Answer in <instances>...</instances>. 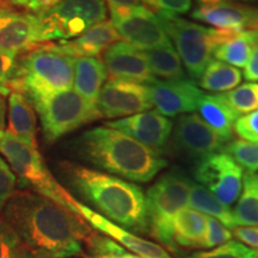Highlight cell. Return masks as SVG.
<instances>
[{
	"label": "cell",
	"mask_w": 258,
	"mask_h": 258,
	"mask_svg": "<svg viewBox=\"0 0 258 258\" xmlns=\"http://www.w3.org/2000/svg\"><path fill=\"white\" fill-rule=\"evenodd\" d=\"M59 171L67 185L102 217L127 231L150 232L146 196L140 186L70 161L60 163Z\"/></svg>",
	"instance_id": "cell-2"
},
{
	"label": "cell",
	"mask_w": 258,
	"mask_h": 258,
	"mask_svg": "<svg viewBox=\"0 0 258 258\" xmlns=\"http://www.w3.org/2000/svg\"><path fill=\"white\" fill-rule=\"evenodd\" d=\"M108 9L112 8H132L144 5L143 0H104ZM145 6V5H144Z\"/></svg>",
	"instance_id": "cell-42"
},
{
	"label": "cell",
	"mask_w": 258,
	"mask_h": 258,
	"mask_svg": "<svg viewBox=\"0 0 258 258\" xmlns=\"http://www.w3.org/2000/svg\"><path fill=\"white\" fill-rule=\"evenodd\" d=\"M191 17L224 31L258 30V8L244 3L198 6Z\"/></svg>",
	"instance_id": "cell-18"
},
{
	"label": "cell",
	"mask_w": 258,
	"mask_h": 258,
	"mask_svg": "<svg viewBox=\"0 0 258 258\" xmlns=\"http://www.w3.org/2000/svg\"><path fill=\"white\" fill-rule=\"evenodd\" d=\"M258 40V30L232 32L214 51L217 60L231 66L245 67L251 55L252 48Z\"/></svg>",
	"instance_id": "cell-25"
},
{
	"label": "cell",
	"mask_w": 258,
	"mask_h": 258,
	"mask_svg": "<svg viewBox=\"0 0 258 258\" xmlns=\"http://www.w3.org/2000/svg\"><path fill=\"white\" fill-rule=\"evenodd\" d=\"M16 60L0 54V96L8 97L12 92L11 83L16 69Z\"/></svg>",
	"instance_id": "cell-38"
},
{
	"label": "cell",
	"mask_w": 258,
	"mask_h": 258,
	"mask_svg": "<svg viewBox=\"0 0 258 258\" xmlns=\"http://www.w3.org/2000/svg\"><path fill=\"white\" fill-rule=\"evenodd\" d=\"M74 151L83 160L106 173L133 182H150L167 166L158 151L105 124L79 135L74 141Z\"/></svg>",
	"instance_id": "cell-3"
},
{
	"label": "cell",
	"mask_w": 258,
	"mask_h": 258,
	"mask_svg": "<svg viewBox=\"0 0 258 258\" xmlns=\"http://www.w3.org/2000/svg\"><path fill=\"white\" fill-rule=\"evenodd\" d=\"M233 235L238 241L246 246L258 249V227L250 226H238L233 230Z\"/></svg>",
	"instance_id": "cell-40"
},
{
	"label": "cell",
	"mask_w": 258,
	"mask_h": 258,
	"mask_svg": "<svg viewBox=\"0 0 258 258\" xmlns=\"http://www.w3.org/2000/svg\"><path fill=\"white\" fill-rule=\"evenodd\" d=\"M17 176L4 158L0 156V212L16 191Z\"/></svg>",
	"instance_id": "cell-36"
},
{
	"label": "cell",
	"mask_w": 258,
	"mask_h": 258,
	"mask_svg": "<svg viewBox=\"0 0 258 258\" xmlns=\"http://www.w3.org/2000/svg\"><path fill=\"white\" fill-rule=\"evenodd\" d=\"M2 218L18 235L32 258H73L83 254L95 228L51 200L35 191L16 190Z\"/></svg>",
	"instance_id": "cell-1"
},
{
	"label": "cell",
	"mask_w": 258,
	"mask_h": 258,
	"mask_svg": "<svg viewBox=\"0 0 258 258\" xmlns=\"http://www.w3.org/2000/svg\"><path fill=\"white\" fill-rule=\"evenodd\" d=\"M105 125L123 132L158 152L167 144L173 128L172 121L157 110L139 112L128 117L108 121Z\"/></svg>",
	"instance_id": "cell-16"
},
{
	"label": "cell",
	"mask_w": 258,
	"mask_h": 258,
	"mask_svg": "<svg viewBox=\"0 0 258 258\" xmlns=\"http://www.w3.org/2000/svg\"><path fill=\"white\" fill-rule=\"evenodd\" d=\"M148 86L150 98L157 111L166 117L191 114L205 96L191 80H158Z\"/></svg>",
	"instance_id": "cell-15"
},
{
	"label": "cell",
	"mask_w": 258,
	"mask_h": 258,
	"mask_svg": "<svg viewBox=\"0 0 258 258\" xmlns=\"http://www.w3.org/2000/svg\"><path fill=\"white\" fill-rule=\"evenodd\" d=\"M6 118V101L5 97L0 96V131H5Z\"/></svg>",
	"instance_id": "cell-45"
},
{
	"label": "cell",
	"mask_w": 258,
	"mask_h": 258,
	"mask_svg": "<svg viewBox=\"0 0 258 258\" xmlns=\"http://www.w3.org/2000/svg\"><path fill=\"white\" fill-rule=\"evenodd\" d=\"M206 231V215L192 208H183L173 219V238L177 245L201 249Z\"/></svg>",
	"instance_id": "cell-24"
},
{
	"label": "cell",
	"mask_w": 258,
	"mask_h": 258,
	"mask_svg": "<svg viewBox=\"0 0 258 258\" xmlns=\"http://www.w3.org/2000/svg\"><path fill=\"white\" fill-rule=\"evenodd\" d=\"M0 258H32L6 221L0 217Z\"/></svg>",
	"instance_id": "cell-33"
},
{
	"label": "cell",
	"mask_w": 258,
	"mask_h": 258,
	"mask_svg": "<svg viewBox=\"0 0 258 258\" xmlns=\"http://www.w3.org/2000/svg\"><path fill=\"white\" fill-rule=\"evenodd\" d=\"M29 102L38 114L44 140L49 144L84 124L102 118L97 106L86 102L73 89Z\"/></svg>",
	"instance_id": "cell-8"
},
{
	"label": "cell",
	"mask_w": 258,
	"mask_h": 258,
	"mask_svg": "<svg viewBox=\"0 0 258 258\" xmlns=\"http://www.w3.org/2000/svg\"><path fill=\"white\" fill-rule=\"evenodd\" d=\"M200 117L227 141L232 140L233 128L239 117L219 95H205L198 108Z\"/></svg>",
	"instance_id": "cell-23"
},
{
	"label": "cell",
	"mask_w": 258,
	"mask_h": 258,
	"mask_svg": "<svg viewBox=\"0 0 258 258\" xmlns=\"http://www.w3.org/2000/svg\"><path fill=\"white\" fill-rule=\"evenodd\" d=\"M243 73L222 61L211 60L199 79V86L208 92H228L239 86Z\"/></svg>",
	"instance_id": "cell-28"
},
{
	"label": "cell",
	"mask_w": 258,
	"mask_h": 258,
	"mask_svg": "<svg viewBox=\"0 0 258 258\" xmlns=\"http://www.w3.org/2000/svg\"><path fill=\"white\" fill-rule=\"evenodd\" d=\"M144 54L147 59L148 67L156 78L164 80L185 78L182 60L170 40L156 48L144 51Z\"/></svg>",
	"instance_id": "cell-26"
},
{
	"label": "cell",
	"mask_w": 258,
	"mask_h": 258,
	"mask_svg": "<svg viewBox=\"0 0 258 258\" xmlns=\"http://www.w3.org/2000/svg\"><path fill=\"white\" fill-rule=\"evenodd\" d=\"M108 79V72L99 57H79L74 61L73 90L97 106L99 92Z\"/></svg>",
	"instance_id": "cell-22"
},
{
	"label": "cell",
	"mask_w": 258,
	"mask_h": 258,
	"mask_svg": "<svg viewBox=\"0 0 258 258\" xmlns=\"http://www.w3.org/2000/svg\"><path fill=\"white\" fill-rule=\"evenodd\" d=\"M90 258H140L137 254H133L128 251H121V252L116 253H105V254H92Z\"/></svg>",
	"instance_id": "cell-43"
},
{
	"label": "cell",
	"mask_w": 258,
	"mask_h": 258,
	"mask_svg": "<svg viewBox=\"0 0 258 258\" xmlns=\"http://www.w3.org/2000/svg\"><path fill=\"white\" fill-rule=\"evenodd\" d=\"M78 209L84 220L88 222L92 228L105 234L106 237L111 238L112 240L120 244L123 249H127L131 253L137 254L140 258H172L160 245L143 239V238L134 234L133 232L124 230L123 227L102 217L101 214L93 211L89 206H85L79 201Z\"/></svg>",
	"instance_id": "cell-19"
},
{
	"label": "cell",
	"mask_w": 258,
	"mask_h": 258,
	"mask_svg": "<svg viewBox=\"0 0 258 258\" xmlns=\"http://www.w3.org/2000/svg\"><path fill=\"white\" fill-rule=\"evenodd\" d=\"M109 11L118 36L138 49L150 50L170 40L159 16L146 6L112 8Z\"/></svg>",
	"instance_id": "cell-10"
},
{
	"label": "cell",
	"mask_w": 258,
	"mask_h": 258,
	"mask_svg": "<svg viewBox=\"0 0 258 258\" xmlns=\"http://www.w3.org/2000/svg\"><path fill=\"white\" fill-rule=\"evenodd\" d=\"M74 61L49 43L34 48L16 60L12 91L22 92L31 101L73 89Z\"/></svg>",
	"instance_id": "cell-4"
},
{
	"label": "cell",
	"mask_w": 258,
	"mask_h": 258,
	"mask_svg": "<svg viewBox=\"0 0 258 258\" xmlns=\"http://www.w3.org/2000/svg\"><path fill=\"white\" fill-rule=\"evenodd\" d=\"M144 5L161 16L184 15L191 9V0H143Z\"/></svg>",
	"instance_id": "cell-35"
},
{
	"label": "cell",
	"mask_w": 258,
	"mask_h": 258,
	"mask_svg": "<svg viewBox=\"0 0 258 258\" xmlns=\"http://www.w3.org/2000/svg\"><path fill=\"white\" fill-rule=\"evenodd\" d=\"M8 5V0H0V6Z\"/></svg>",
	"instance_id": "cell-46"
},
{
	"label": "cell",
	"mask_w": 258,
	"mask_h": 258,
	"mask_svg": "<svg viewBox=\"0 0 258 258\" xmlns=\"http://www.w3.org/2000/svg\"><path fill=\"white\" fill-rule=\"evenodd\" d=\"M194 177L200 185L230 207L237 202L241 192L244 170L230 154L222 151L200 159Z\"/></svg>",
	"instance_id": "cell-11"
},
{
	"label": "cell",
	"mask_w": 258,
	"mask_h": 258,
	"mask_svg": "<svg viewBox=\"0 0 258 258\" xmlns=\"http://www.w3.org/2000/svg\"><path fill=\"white\" fill-rule=\"evenodd\" d=\"M188 205L190 208L202 213L206 217H211L218 220L228 230H234L237 227L232 209L219 201L212 192H209L205 186L200 185L199 183H192Z\"/></svg>",
	"instance_id": "cell-27"
},
{
	"label": "cell",
	"mask_w": 258,
	"mask_h": 258,
	"mask_svg": "<svg viewBox=\"0 0 258 258\" xmlns=\"http://www.w3.org/2000/svg\"><path fill=\"white\" fill-rule=\"evenodd\" d=\"M185 258H258V249L231 239L214 249L190 254Z\"/></svg>",
	"instance_id": "cell-32"
},
{
	"label": "cell",
	"mask_w": 258,
	"mask_h": 258,
	"mask_svg": "<svg viewBox=\"0 0 258 258\" xmlns=\"http://www.w3.org/2000/svg\"><path fill=\"white\" fill-rule=\"evenodd\" d=\"M199 6L202 5H213V4H222V3H254L258 0H196Z\"/></svg>",
	"instance_id": "cell-44"
},
{
	"label": "cell",
	"mask_w": 258,
	"mask_h": 258,
	"mask_svg": "<svg viewBox=\"0 0 258 258\" xmlns=\"http://www.w3.org/2000/svg\"><path fill=\"white\" fill-rule=\"evenodd\" d=\"M243 77L247 82H258V40L254 43L251 55L244 67Z\"/></svg>",
	"instance_id": "cell-41"
},
{
	"label": "cell",
	"mask_w": 258,
	"mask_h": 258,
	"mask_svg": "<svg viewBox=\"0 0 258 258\" xmlns=\"http://www.w3.org/2000/svg\"><path fill=\"white\" fill-rule=\"evenodd\" d=\"M0 154L24 184L73 214L82 217L78 201L51 175L46 161L38 152V147H32L5 131H0Z\"/></svg>",
	"instance_id": "cell-5"
},
{
	"label": "cell",
	"mask_w": 258,
	"mask_h": 258,
	"mask_svg": "<svg viewBox=\"0 0 258 258\" xmlns=\"http://www.w3.org/2000/svg\"><path fill=\"white\" fill-rule=\"evenodd\" d=\"M158 16L167 37L175 43L182 63L194 79H200L219 44L232 34L231 31L205 27L176 16Z\"/></svg>",
	"instance_id": "cell-7"
},
{
	"label": "cell",
	"mask_w": 258,
	"mask_h": 258,
	"mask_svg": "<svg viewBox=\"0 0 258 258\" xmlns=\"http://www.w3.org/2000/svg\"><path fill=\"white\" fill-rule=\"evenodd\" d=\"M6 133L23 143L37 147V121L34 106L22 92L12 91L9 95V111Z\"/></svg>",
	"instance_id": "cell-21"
},
{
	"label": "cell",
	"mask_w": 258,
	"mask_h": 258,
	"mask_svg": "<svg viewBox=\"0 0 258 258\" xmlns=\"http://www.w3.org/2000/svg\"><path fill=\"white\" fill-rule=\"evenodd\" d=\"M108 77L139 84H152L157 78L151 72L144 51L124 41H117L103 53Z\"/></svg>",
	"instance_id": "cell-17"
},
{
	"label": "cell",
	"mask_w": 258,
	"mask_h": 258,
	"mask_svg": "<svg viewBox=\"0 0 258 258\" xmlns=\"http://www.w3.org/2000/svg\"><path fill=\"white\" fill-rule=\"evenodd\" d=\"M172 146L179 153L194 159L222 152L230 141L209 127L199 114L179 116L172 128Z\"/></svg>",
	"instance_id": "cell-14"
},
{
	"label": "cell",
	"mask_w": 258,
	"mask_h": 258,
	"mask_svg": "<svg viewBox=\"0 0 258 258\" xmlns=\"http://www.w3.org/2000/svg\"><path fill=\"white\" fill-rule=\"evenodd\" d=\"M148 86L128 80L109 79L99 92L97 109L102 118H123L152 108Z\"/></svg>",
	"instance_id": "cell-13"
},
{
	"label": "cell",
	"mask_w": 258,
	"mask_h": 258,
	"mask_svg": "<svg viewBox=\"0 0 258 258\" xmlns=\"http://www.w3.org/2000/svg\"><path fill=\"white\" fill-rule=\"evenodd\" d=\"M224 152L233 158L243 170L249 173L258 171V143L245 140H231L226 145Z\"/></svg>",
	"instance_id": "cell-31"
},
{
	"label": "cell",
	"mask_w": 258,
	"mask_h": 258,
	"mask_svg": "<svg viewBox=\"0 0 258 258\" xmlns=\"http://www.w3.org/2000/svg\"><path fill=\"white\" fill-rule=\"evenodd\" d=\"M60 2L61 0H8V5L31 14L41 15Z\"/></svg>",
	"instance_id": "cell-39"
},
{
	"label": "cell",
	"mask_w": 258,
	"mask_h": 258,
	"mask_svg": "<svg viewBox=\"0 0 258 258\" xmlns=\"http://www.w3.org/2000/svg\"><path fill=\"white\" fill-rule=\"evenodd\" d=\"M238 116L258 110V84L246 83L225 93H219Z\"/></svg>",
	"instance_id": "cell-30"
},
{
	"label": "cell",
	"mask_w": 258,
	"mask_h": 258,
	"mask_svg": "<svg viewBox=\"0 0 258 258\" xmlns=\"http://www.w3.org/2000/svg\"><path fill=\"white\" fill-rule=\"evenodd\" d=\"M232 212L237 227H258V175L256 173H244L243 188Z\"/></svg>",
	"instance_id": "cell-29"
},
{
	"label": "cell",
	"mask_w": 258,
	"mask_h": 258,
	"mask_svg": "<svg viewBox=\"0 0 258 258\" xmlns=\"http://www.w3.org/2000/svg\"><path fill=\"white\" fill-rule=\"evenodd\" d=\"M42 46L38 15L0 6V54L17 59L27 51Z\"/></svg>",
	"instance_id": "cell-12"
},
{
	"label": "cell",
	"mask_w": 258,
	"mask_h": 258,
	"mask_svg": "<svg viewBox=\"0 0 258 258\" xmlns=\"http://www.w3.org/2000/svg\"><path fill=\"white\" fill-rule=\"evenodd\" d=\"M120 41L117 31L110 21H104L89 29L80 36L69 41H60L49 43L54 50L64 55L79 59V57H97L104 53L106 48Z\"/></svg>",
	"instance_id": "cell-20"
},
{
	"label": "cell",
	"mask_w": 258,
	"mask_h": 258,
	"mask_svg": "<svg viewBox=\"0 0 258 258\" xmlns=\"http://www.w3.org/2000/svg\"><path fill=\"white\" fill-rule=\"evenodd\" d=\"M232 239V232L211 217H206V231L201 249H214Z\"/></svg>",
	"instance_id": "cell-34"
},
{
	"label": "cell",
	"mask_w": 258,
	"mask_h": 258,
	"mask_svg": "<svg viewBox=\"0 0 258 258\" xmlns=\"http://www.w3.org/2000/svg\"><path fill=\"white\" fill-rule=\"evenodd\" d=\"M192 182L180 171L165 173L148 189L146 209L151 234L167 249L176 251L173 219L186 208Z\"/></svg>",
	"instance_id": "cell-6"
},
{
	"label": "cell",
	"mask_w": 258,
	"mask_h": 258,
	"mask_svg": "<svg viewBox=\"0 0 258 258\" xmlns=\"http://www.w3.org/2000/svg\"><path fill=\"white\" fill-rule=\"evenodd\" d=\"M104 0H61L59 4L38 15L42 44L76 38L106 21Z\"/></svg>",
	"instance_id": "cell-9"
},
{
	"label": "cell",
	"mask_w": 258,
	"mask_h": 258,
	"mask_svg": "<svg viewBox=\"0 0 258 258\" xmlns=\"http://www.w3.org/2000/svg\"><path fill=\"white\" fill-rule=\"evenodd\" d=\"M233 131L241 140L258 143V110L239 116L235 121Z\"/></svg>",
	"instance_id": "cell-37"
}]
</instances>
